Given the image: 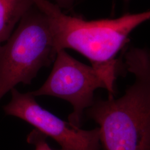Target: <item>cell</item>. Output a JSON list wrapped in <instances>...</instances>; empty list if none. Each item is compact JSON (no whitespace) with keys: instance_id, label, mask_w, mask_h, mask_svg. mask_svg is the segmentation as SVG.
<instances>
[{"instance_id":"1","label":"cell","mask_w":150,"mask_h":150,"mask_svg":"<svg viewBox=\"0 0 150 150\" xmlns=\"http://www.w3.org/2000/svg\"><path fill=\"white\" fill-rule=\"evenodd\" d=\"M124 59L134 83L118 98L95 99L86 115L99 125L105 150H150V50L131 47Z\"/></svg>"},{"instance_id":"2","label":"cell","mask_w":150,"mask_h":150,"mask_svg":"<svg viewBox=\"0 0 150 150\" xmlns=\"http://www.w3.org/2000/svg\"><path fill=\"white\" fill-rule=\"evenodd\" d=\"M32 1L47 20L57 52L67 48L75 50L95 68L120 64L115 57L127 43L130 33L150 20L149 10L115 19L86 21L65 15L48 0Z\"/></svg>"},{"instance_id":"3","label":"cell","mask_w":150,"mask_h":150,"mask_svg":"<svg viewBox=\"0 0 150 150\" xmlns=\"http://www.w3.org/2000/svg\"><path fill=\"white\" fill-rule=\"evenodd\" d=\"M56 54L47 20L34 5L6 43L0 45V100L18 83L30 85Z\"/></svg>"},{"instance_id":"4","label":"cell","mask_w":150,"mask_h":150,"mask_svg":"<svg viewBox=\"0 0 150 150\" xmlns=\"http://www.w3.org/2000/svg\"><path fill=\"white\" fill-rule=\"evenodd\" d=\"M98 88L109 90L103 75L92 66L75 59L65 50H61L57 52L47 79L30 93L34 97H56L70 103L73 111L69 122L80 127L84 112L93 103L94 93Z\"/></svg>"},{"instance_id":"5","label":"cell","mask_w":150,"mask_h":150,"mask_svg":"<svg viewBox=\"0 0 150 150\" xmlns=\"http://www.w3.org/2000/svg\"><path fill=\"white\" fill-rule=\"evenodd\" d=\"M10 102L4 107L6 115L20 118L54 139L57 150H101L100 129H82L41 106L30 92L11 91Z\"/></svg>"},{"instance_id":"6","label":"cell","mask_w":150,"mask_h":150,"mask_svg":"<svg viewBox=\"0 0 150 150\" xmlns=\"http://www.w3.org/2000/svg\"><path fill=\"white\" fill-rule=\"evenodd\" d=\"M33 6L32 0H0V45L11 36L16 23Z\"/></svg>"},{"instance_id":"7","label":"cell","mask_w":150,"mask_h":150,"mask_svg":"<svg viewBox=\"0 0 150 150\" xmlns=\"http://www.w3.org/2000/svg\"><path fill=\"white\" fill-rule=\"evenodd\" d=\"M47 136L36 129H33L27 136L28 144L34 146L35 150H54L47 141Z\"/></svg>"},{"instance_id":"8","label":"cell","mask_w":150,"mask_h":150,"mask_svg":"<svg viewBox=\"0 0 150 150\" xmlns=\"http://www.w3.org/2000/svg\"><path fill=\"white\" fill-rule=\"evenodd\" d=\"M56 2V5L59 8L69 10L72 8L75 0H54Z\"/></svg>"},{"instance_id":"9","label":"cell","mask_w":150,"mask_h":150,"mask_svg":"<svg viewBox=\"0 0 150 150\" xmlns=\"http://www.w3.org/2000/svg\"></svg>"}]
</instances>
